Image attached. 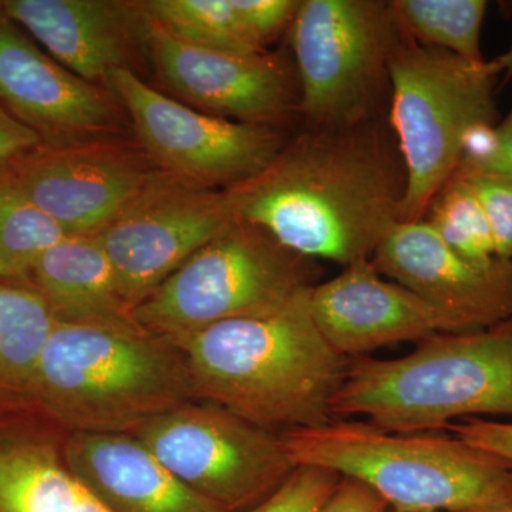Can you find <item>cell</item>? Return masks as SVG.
Here are the masks:
<instances>
[{"label": "cell", "instance_id": "obj_1", "mask_svg": "<svg viewBox=\"0 0 512 512\" xmlns=\"http://www.w3.org/2000/svg\"><path fill=\"white\" fill-rule=\"evenodd\" d=\"M227 191L235 218L303 258L370 261L402 222L406 173L380 119L306 128L261 174Z\"/></svg>", "mask_w": 512, "mask_h": 512}, {"label": "cell", "instance_id": "obj_2", "mask_svg": "<svg viewBox=\"0 0 512 512\" xmlns=\"http://www.w3.org/2000/svg\"><path fill=\"white\" fill-rule=\"evenodd\" d=\"M311 288L278 311L225 320L173 340L197 399L271 431L312 429L335 420L333 397L348 372V357L316 326Z\"/></svg>", "mask_w": 512, "mask_h": 512}, {"label": "cell", "instance_id": "obj_3", "mask_svg": "<svg viewBox=\"0 0 512 512\" xmlns=\"http://www.w3.org/2000/svg\"><path fill=\"white\" fill-rule=\"evenodd\" d=\"M28 397L70 433H133L198 400L183 353L144 329L60 322L37 362Z\"/></svg>", "mask_w": 512, "mask_h": 512}, {"label": "cell", "instance_id": "obj_4", "mask_svg": "<svg viewBox=\"0 0 512 512\" xmlns=\"http://www.w3.org/2000/svg\"><path fill=\"white\" fill-rule=\"evenodd\" d=\"M333 416L367 417L392 433L448 429L457 420L512 417V318L441 333L396 359L349 365Z\"/></svg>", "mask_w": 512, "mask_h": 512}, {"label": "cell", "instance_id": "obj_5", "mask_svg": "<svg viewBox=\"0 0 512 512\" xmlns=\"http://www.w3.org/2000/svg\"><path fill=\"white\" fill-rule=\"evenodd\" d=\"M293 466L335 471L372 488L393 511L473 512L512 503V464L466 441L332 420L281 433Z\"/></svg>", "mask_w": 512, "mask_h": 512}, {"label": "cell", "instance_id": "obj_6", "mask_svg": "<svg viewBox=\"0 0 512 512\" xmlns=\"http://www.w3.org/2000/svg\"><path fill=\"white\" fill-rule=\"evenodd\" d=\"M497 74L446 50L400 39L389 62L390 116L404 173L402 222L423 220L460 167L468 137L494 126Z\"/></svg>", "mask_w": 512, "mask_h": 512}, {"label": "cell", "instance_id": "obj_7", "mask_svg": "<svg viewBox=\"0 0 512 512\" xmlns=\"http://www.w3.org/2000/svg\"><path fill=\"white\" fill-rule=\"evenodd\" d=\"M311 286L308 259L237 221L137 305L133 319L173 342L225 320L278 311Z\"/></svg>", "mask_w": 512, "mask_h": 512}, {"label": "cell", "instance_id": "obj_8", "mask_svg": "<svg viewBox=\"0 0 512 512\" xmlns=\"http://www.w3.org/2000/svg\"><path fill=\"white\" fill-rule=\"evenodd\" d=\"M289 29L306 128L379 119L390 56L402 39L390 2L302 0Z\"/></svg>", "mask_w": 512, "mask_h": 512}, {"label": "cell", "instance_id": "obj_9", "mask_svg": "<svg viewBox=\"0 0 512 512\" xmlns=\"http://www.w3.org/2000/svg\"><path fill=\"white\" fill-rule=\"evenodd\" d=\"M130 434L224 512L261 503L295 468L281 434L205 400L157 414Z\"/></svg>", "mask_w": 512, "mask_h": 512}, {"label": "cell", "instance_id": "obj_10", "mask_svg": "<svg viewBox=\"0 0 512 512\" xmlns=\"http://www.w3.org/2000/svg\"><path fill=\"white\" fill-rule=\"evenodd\" d=\"M107 86L127 110L148 158L187 183L229 190L261 174L286 144L278 127L192 109L157 92L131 69L114 70Z\"/></svg>", "mask_w": 512, "mask_h": 512}, {"label": "cell", "instance_id": "obj_11", "mask_svg": "<svg viewBox=\"0 0 512 512\" xmlns=\"http://www.w3.org/2000/svg\"><path fill=\"white\" fill-rule=\"evenodd\" d=\"M237 221L227 191L163 173L94 238L133 313L194 252Z\"/></svg>", "mask_w": 512, "mask_h": 512}, {"label": "cell", "instance_id": "obj_12", "mask_svg": "<svg viewBox=\"0 0 512 512\" xmlns=\"http://www.w3.org/2000/svg\"><path fill=\"white\" fill-rule=\"evenodd\" d=\"M141 20V35L158 77L188 106L222 119L272 127L299 111L298 76L281 57L205 49L177 39L143 15Z\"/></svg>", "mask_w": 512, "mask_h": 512}, {"label": "cell", "instance_id": "obj_13", "mask_svg": "<svg viewBox=\"0 0 512 512\" xmlns=\"http://www.w3.org/2000/svg\"><path fill=\"white\" fill-rule=\"evenodd\" d=\"M9 173L69 237H94L163 171L150 158L93 141L42 146Z\"/></svg>", "mask_w": 512, "mask_h": 512}, {"label": "cell", "instance_id": "obj_14", "mask_svg": "<svg viewBox=\"0 0 512 512\" xmlns=\"http://www.w3.org/2000/svg\"><path fill=\"white\" fill-rule=\"evenodd\" d=\"M370 261L380 274L453 320L460 332L512 318V262L473 264L424 220L394 225Z\"/></svg>", "mask_w": 512, "mask_h": 512}, {"label": "cell", "instance_id": "obj_15", "mask_svg": "<svg viewBox=\"0 0 512 512\" xmlns=\"http://www.w3.org/2000/svg\"><path fill=\"white\" fill-rule=\"evenodd\" d=\"M0 106L46 147L93 143L116 121L109 94L57 63L6 15L2 2Z\"/></svg>", "mask_w": 512, "mask_h": 512}, {"label": "cell", "instance_id": "obj_16", "mask_svg": "<svg viewBox=\"0 0 512 512\" xmlns=\"http://www.w3.org/2000/svg\"><path fill=\"white\" fill-rule=\"evenodd\" d=\"M309 309L323 338L345 357L460 332L430 303L380 274L372 261L345 266L335 278L313 285Z\"/></svg>", "mask_w": 512, "mask_h": 512}, {"label": "cell", "instance_id": "obj_17", "mask_svg": "<svg viewBox=\"0 0 512 512\" xmlns=\"http://www.w3.org/2000/svg\"><path fill=\"white\" fill-rule=\"evenodd\" d=\"M67 436L28 397L0 394V512H109L67 463Z\"/></svg>", "mask_w": 512, "mask_h": 512}, {"label": "cell", "instance_id": "obj_18", "mask_svg": "<svg viewBox=\"0 0 512 512\" xmlns=\"http://www.w3.org/2000/svg\"><path fill=\"white\" fill-rule=\"evenodd\" d=\"M2 8L57 63L96 86H107L114 70L130 69L131 46L143 29L136 3L5 0Z\"/></svg>", "mask_w": 512, "mask_h": 512}, {"label": "cell", "instance_id": "obj_19", "mask_svg": "<svg viewBox=\"0 0 512 512\" xmlns=\"http://www.w3.org/2000/svg\"><path fill=\"white\" fill-rule=\"evenodd\" d=\"M67 463L109 512H224L128 433H70Z\"/></svg>", "mask_w": 512, "mask_h": 512}, {"label": "cell", "instance_id": "obj_20", "mask_svg": "<svg viewBox=\"0 0 512 512\" xmlns=\"http://www.w3.org/2000/svg\"><path fill=\"white\" fill-rule=\"evenodd\" d=\"M35 289L60 322L143 329L121 298L109 258L94 237L64 238L29 271Z\"/></svg>", "mask_w": 512, "mask_h": 512}, {"label": "cell", "instance_id": "obj_21", "mask_svg": "<svg viewBox=\"0 0 512 512\" xmlns=\"http://www.w3.org/2000/svg\"><path fill=\"white\" fill-rule=\"evenodd\" d=\"M56 318L29 285L0 281V394L28 397Z\"/></svg>", "mask_w": 512, "mask_h": 512}, {"label": "cell", "instance_id": "obj_22", "mask_svg": "<svg viewBox=\"0 0 512 512\" xmlns=\"http://www.w3.org/2000/svg\"><path fill=\"white\" fill-rule=\"evenodd\" d=\"M394 20L404 39L446 50L474 64L485 63L481 29L484 0H392Z\"/></svg>", "mask_w": 512, "mask_h": 512}, {"label": "cell", "instance_id": "obj_23", "mask_svg": "<svg viewBox=\"0 0 512 512\" xmlns=\"http://www.w3.org/2000/svg\"><path fill=\"white\" fill-rule=\"evenodd\" d=\"M137 8L144 18L190 45L238 55L266 52L248 35L231 0H147Z\"/></svg>", "mask_w": 512, "mask_h": 512}, {"label": "cell", "instance_id": "obj_24", "mask_svg": "<svg viewBox=\"0 0 512 512\" xmlns=\"http://www.w3.org/2000/svg\"><path fill=\"white\" fill-rule=\"evenodd\" d=\"M69 237L30 200L9 171L0 174V261L29 285L28 276L47 249Z\"/></svg>", "mask_w": 512, "mask_h": 512}, {"label": "cell", "instance_id": "obj_25", "mask_svg": "<svg viewBox=\"0 0 512 512\" xmlns=\"http://www.w3.org/2000/svg\"><path fill=\"white\" fill-rule=\"evenodd\" d=\"M423 220L467 261L477 265L498 261L493 234L480 201L470 185L457 174L431 201Z\"/></svg>", "mask_w": 512, "mask_h": 512}, {"label": "cell", "instance_id": "obj_26", "mask_svg": "<svg viewBox=\"0 0 512 512\" xmlns=\"http://www.w3.org/2000/svg\"><path fill=\"white\" fill-rule=\"evenodd\" d=\"M340 480L338 473L326 468L296 466L261 503L242 512H319Z\"/></svg>", "mask_w": 512, "mask_h": 512}, {"label": "cell", "instance_id": "obj_27", "mask_svg": "<svg viewBox=\"0 0 512 512\" xmlns=\"http://www.w3.org/2000/svg\"><path fill=\"white\" fill-rule=\"evenodd\" d=\"M463 178L480 201L493 234L497 258L512 262V180L505 175L460 167Z\"/></svg>", "mask_w": 512, "mask_h": 512}, {"label": "cell", "instance_id": "obj_28", "mask_svg": "<svg viewBox=\"0 0 512 512\" xmlns=\"http://www.w3.org/2000/svg\"><path fill=\"white\" fill-rule=\"evenodd\" d=\"M460 167L512 180V110L500 126H481L470 134Z\"/></svg>", "mask_w": 512, "mask_h": 512}, {"label": "cell", "instance_id": "obj_29", "mask_svg": "<svg viewBox=\"0 0 512 512\" xmlns=\"http://www.w3.org/2000/svg\"><path fill=\"white\" fill-rule=\"evenodd\" d=\"M248 35L262 49L291 28L298 0H231Z\"/></svg>", "mask_w": 512, "mask_h": 512}, {"label": "cell", "instance_id": "obj_30", "mask_svg": "<svg viewBox=\"0 0 512 512\" xmlns=\"http://www.w3.org/2000/svg\"><path fill=\"white\" fill-rule=\"evenodd\" d=\"M448 430L457 439L512 464V421L467 419L451 424Z\"/></svg>", "mask_w": 512, "mask_h": 512}, {"label": "cell", "instance_id": "obj_31", "mask_svg": "<svg viewBox=\"0 0 512 512\" xmlns=\"http://www.w3.org/2000/svg\"><path fill=\"white\" fill-rule=\"evenodd\" d=\"M42 146L35 131L0 106V174L12 170Z\"/></svg>", "mask_w": 512, "mask_h": 512}, {"label": "cell", "instance_id": "obj_32", "mask_svg": "<svg viewBox=\"0 0 512 512\" xmlns=\"http://www.w3.org/2000/svg\"><path fill=\"white\" fill-rule=\"evenodd\" d=\"M389 505L372 488L342 477L335 493L319 512H387Z\"/></svg>", "mask_w": 512, "mask_h": 512}, {"label": "cell", "instance_id": "obj_33", "mask_svg": "<svg viewBox=\"0 0 512 512\" xmlns=\"http://www.w3.org/2000/svg\"><path fill=\"white\" fill-rule=\"evenodd\" d=\"M490 64L491 69L495 74L503 73L505 79H511L512 77V43L511 46L508 47L507 52L503 53L498 57H495L494 60L488 62Z\"/></svg>", "mask_w": 512, "mask_h": 512}, {"label": "cell", "instance_id": "obj_34", "mask_svg": "<svg viewBox=\"0 0 512 512\" xmlns=\"http://www.w3.org/2000/svg\"><path fill=\"white\" fill-rule=\"evenodd\" d=\"M0 281L2 282H16V284H23L20 281L18 275L12 271V269L8 268L2 261H0ZM26 285V284H25Z\"/></svg>", "mask_w": 512, "mask_h": 512}, {"label": "cell", "instance_id": "obj_35", "mask_svg": "<svg viewBox=\"0 0 512 512\" xmlns=\"http://www.w3.org/2000/svg\"><path fill=\"white\" fill-rule=\"evenodd\" d=\"M473 512H512V503L498 505V507L487 508V510L473 511Z\"/></svg>", "mask_w": 512, "mask_h": 512}, {"label": "cell", "instance_id": "obj_36", "mask_svg": "<svg viewBox=\"0 0 512 512\" xmlns=\"http://www.w3.org/2000/svg\"><path fill=\"white\" fill-rule=\"evenodd\" d=\"M392 512H403V511H393V510H392Z\"/></svg>", "mask_w": 512, "mask_h": 512}]
</instances>
